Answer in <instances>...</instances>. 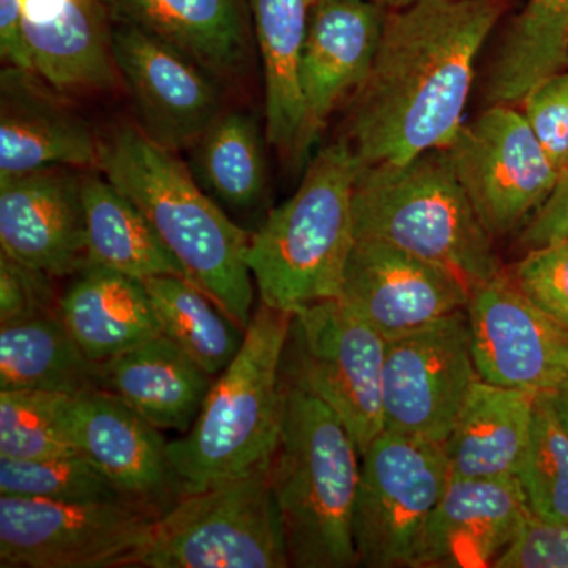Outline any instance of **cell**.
Masks as SVG:
<instances>
[{"label": "cell", "mask_w": 568, "mask_h": 568, "mask_svg": "<svg viewBox=\"0 0 568 568\" xmlns=\"http://www.w3.org/2000/svg\"><path fill=\"white\" fill-rule=\"evenodd\" d=\"M388 10L366 0H313L298 81L305 108V151L375 62Z\"/></svg>", "instance_id": "18"}, {"label": "cell", "mask_w": 568, "mask_h": 568, "mask_svg": "<svg viewBox=\"0 0 568 568\" xmlns=\"http://www.w3.org/2000/svg\"><path fill=\"white\" fill-rule=\"evenodd\" d=\"M0 495L36 497L54 503L125 500L114 485L80 454L44 459L0 457Z\"/></svg>", "instance_id": "33"}, {"label": "cell", "mask_w": 568, "mask_h": 568, "mask_svg": "<svg viewBox=\"0 0 568 568\" xmlns=\"http://www.w3.org/2000/svg\"><path fill=\"white\" fill-rule=\"evenodd\" d=\"M283 384L282 437L271 473L291 567H355L361 450L331 407L301 387Z\"/></svg>", "instance_id": "4"}, {"label": "cell", "mask_w": 568, "mask_h": 568, "mask_svg": "<svg viewBox=\"0 0 568 568\" xmlns=\"http://www.w3.org/2000/svg\"><path fill=\"white\" fill-rule=\"evenodd\" d=\"M39 77L3 67L0 182L50 168H99L100 138Z\"/></svg>", "instance_id": "19"}, {"label": "cell", "mask_w": 568, "mask_h": 568, "mask_svg": "<svg viewBox=\"0 0 568 568\" xmlns=\"http://www.w3.org/2000/svg\"><path fill=\"white\" fill-rule=\"evenodd\" d=\"M568 239V168L560 173L558 183L544 204L530 216L523 230L519 244L526 250L538 248Z\"/></svg>", "instance_id": "39"}, {"label": "cell", "mask_w": 568, "mask_h": 568, "mask_svg": "<svg viewBox=\"0 0 568 568\" xmlns=\"http://www.w3.org/2000/svg\"><path fill=\"white\" fill-rule=\"evenodd\" d=\"M81 192L88 264L142 282L166 275L189 280L148 216L102 173L82 174Z\"/></svg>", "instance_id": "27"}, {"label": "cell", "mask_w": 568, "mask_h": 568, "mask_svg": "<svg viewBox=\"0 0 568 568\" xmlns=\"http://www.w3.org/2000/svg\"><path fill=\"white\" fill-rule=\"evenodd\" d=\"M248 2L264 69L265 140L284 155L302 156L306 119L298 69L313 0Z\"/></svg>", "instance_id": "26"}, {"label": "cell", "mask_w": 568, "mask_h": 568, "mask_svg": "<svg viewBox=\"0 0 568 568\" xmlns=\"http://www.w3.org/2000/svg\"><path fill=\"white\" fill-rule=\"evenodd\" d=\"M74 396L0 390V457L44 459L78 454L71 433Z\"/></svg>", "instance_id": "32"}, {"label": "cell", "mask_w": 568, "mask_h": 568, "mask_svg": "<svg viewBox=\"0 0 568 568\" xmlns=\"http://www.w3.org/2000/svg\"><path fill=\"white\" fill-rule=\"evenodd\" d=\"M160 432L108 392L74 396L71 433L78 454L88 458L123 499L159 518L186 495Z\"/></svg>", "instance_id": "16"}, {"label": "cell", "mask_w": 568, "mask_h": 568, "mask_svg": "<svg viewBox=\"0 0 568 568\" xmlns=\"http://www.w3.org/2000/svg\"><path fill=\"white\" fill-rule=\"evenodd\" d=\"M478 379L466 310L388 339L383 375L384 432L444 444Z\"/></svg>", "instance_id": "12"}, {"label": "cell", "mask_w": 568, "mask_h": 568, "mask_svg": "<svg viewBox=\"0 0 568 568\" xmlns=\"http://www.w3.org/2000/svg\"><path fill=\"white\" fill-rule=\"evenodd\" d=\"M548 396L556 417H558L560 426L568 436V379L564 381L556 390L549 392Z\"/></svg>", "instance_id": "41"}, {"label": "cell", "mask_w": 568, "mask_h": 568, "mask_svg": "<svg viewBox=\"0 0 568 568\" xmlns=\"http://www.w3.org/2000/svg\"><path fill=\"white\" fill-rule=\"evenodd\" d=\"M190 149V171L213 201L246 212L263 200L267 163L263 130L253 115L223 111Z\"/></svg>", "instance_id": "30"}, {"label": "cell", "mask_w": 568, "mask_h": 568, "mask_svg": "<svg viewBox=\"0 0 568 568\" xmlns=\"http://www.w3.org/2000/svg\"><path fill=\"white\" fill-rule=\"evenodd\" d=\"M111 24L130 26L189 55L216 80L242 77L248 28L239 0H102Z\"/></svg>", "instance_id": "22"}, {"label": "cell", "mask_w": 568, "mask_h": 568, "mask_svg": "<svg viewBox=\"0 0 568 568\" xmlns=\"http://www.w3.org/2000/svg\"><path fill=\"white\" fill-rule=\"evenodd\" d=\"M458 181L493 237L517 230L547 201L560 171L525 114L491 104L446 148Z\"/></svg>", "instance_id": "11"}, {"label": "cell", "mask_w": 568, "mask_h": 568, "mask_svg": "<svg viewBox=\"0 0 568 568\" xmlns=\"http://www.w3.org/2000/svg\"><path fill=\"white\" fill-rule=\"evenodd\" d=\"M366 2L375 3V6L383 7L388 11L403 10L407 7L414 6L418 0H366Z\"/></svg>", "instance_id": "42"}, {"label": "cell", "mask_w": 568, "mask_h": 568, "mask_svg": "<svg viewBox=\"0 0 568 568\" xmlns=\"http://www.w3.org/2000/svg\"><path fill=\"white\" fill-rule=\"evenodd\" d=\"M216 376L159 335L102 362V390L118 396L159 429L192 428Z\"/></svg>", "instance_id": "23"}, {"label": "cell", "mask_w": 568, "mask_h": 568, "mask_svg": "<svg viewBox=\"0 0 568 568\" xmlns=\"http://www.w3.org/2000/svg\"><path fill=\"white\" fill-rule=\"evenodd\" d=\"M355 239H376L447 268L470 287L503 274L446 149L399 164L362 166L354 186Z\"/></svg>", "instance_id": "6"}, {"label": "cell", "mask_w": 568, "mask_h": 568, "mask_svg": "<svg viewBox=\"0 0 568 568\" xmlns=\"http://www.w3.org/2000/svg\"><path fill=\"white\" fill-rule=\"evenodd\" d=\"M82 174L50 168L0 182V248L51 276L88 265Z\"/></svg>", "instance_id": "17"}, {"label": "cell", "mask_w": 568, "mask_h": 568, "mask_svg": "<svg viewBox=\"0 0 568 568\" xmlns=\"http://www.w3.org/2000/svg\"><path fill=\"white\" fill-rule=\"evenodd\" d=\"M61 317L92 361L115 355L162 334L145 284L100 265H85L61 297Z\"/></svg>", "instance_id": "25"}, {"label": "cell", "mask_w": 568, "mask_h": 568, "mask_svg": "<svg viewBox=\"0 0 568 568\" xmlns=\"http://www.w3.org/2000/svg\"><path fill=\"white\" fill-rule=\"evenodd\" d=\"M568 63V0H526L508 24L487 78L489 104L523 102Z\"/></svg>", "instance_id": "29"}, {"label": "cell", "mask_w": 568, "mask_h": 568, "mask_svg": "<svg viewBox=\"0 0 568 568\" xmlns=\"http://www.w3.org/2000/svg\"><path fill=\"white\" fill-rule=\"evenodd\" d=\"M511 2L418 0L388 11L349 118V145L362 166L448 148L463 126L478 52Z\"/></svg>", "instance_id": "1"}, {"label": "cell", "mask_w": 568, "mask_h": 568, "mask_svg": "<svg viewBox=\"0 0 568 568\" xmlns=\"http://www.w3.org/2000/svg\"><path fill=\"white\" fill-rule=\"evenodd\" d=\"M271 467L181 497L156 519L134 567H291Z\"/></svg>", "instance_id": "7"}, {"label": "cell", "mask_w": 568, "mask_h": 568, "mask_svg": "<svg viewBox=\"0 0 568 568\" xmlns=\"http://www.w3.org/2000/svg\"><path fill=\"white\" fill-rule=\"evenodd\" d=\"M144 284L162 334L209 375L223 373L244 345L246 328L183 276H153Z\"/></svg>", "instance_id": "31"}, {"label": "cell", "mask_w": 568, "mask_h": 568, "mask_svg": "<svg viewBox=\"0 0 568 568\" xmlns=\"http://www.w3.org/2000/svg\"><path fill=\"white\" fill-rule=\"evenodd\" d=\"M518 480L536 517L568 523V436L548 394L537 395L529 450Z\"/></svg>", "instance_id": "34"}, {"label": "cell", "mask_w": 568, "mask_h": 568, "mask_svg": "<svg viewBox=\"0 0 568 568\" xmlns=\"http://www.w3.org/2000/svg\"><path fill=\"white\" fill-rule=\"evenodd\" d=\"M51 278L0 253V325L61 315Z\"/></svg>", "instance_id": "36"}, {"label": "cell", "mask_w": 568, "mask_h": 568, "mask_svg": "<svg viewBox=\"0 0 568 568\" xmlns=\"http://www.w3.org/2000/svg\"><path fill=\"white\" fill-rule=\"evenodd\" d=\"M291 317L271 306H257L244 345L216 377L192 428L168 443L186 495L274 458L283 428L282 358Z\"/></svg>", "instance_id": "5"}, {"label": "cell", "mask_w": 568, "mask_h": 568, "mask_svg": "<svg viewBox=\"0 0 568 568\" xmlns=\"http://www.w3.org/2000/svg\"><path fill=\"white\" fill-rule=\"evenodd\" d=\"M511 280L534 305L568 328V239L528 250Z\"/></svg>", "instance_id": "35"}, {"label": "cell", "mask_w": 568, "mask_h": 568, "mask_svg": "<svg viewBox=\"0 0 568 568\" xmlns=\"http://www.w3.org/2000/svg\"><path fill=\"white\" fill-rule=\"evenodd\" d=\"M450 477L444 444L381 433L362 454L353 518L357 566L414 568Z\"/></svg>", "instance_id": "9"}, {"label": "cell", "mask_w": 568, "mask_h": 568, "mask_svg": "<svg viewBox=\"0 0 568 568\" xmlns=\"http://www.w3.org/2000/svg\"><path fill=\"white\" fill-rule=\"evenodd\" d=\"M387 339L339 298L291 317L282 376L331 407L361 455L384 432L383 375Z\"/></svg>", "instance_id": "8"}, {"label": "cell", "mask_w": 568, "mask_h": 568, "mask_svg": "<svg viewBox=\"0 0 568 568\" xmlns=\"http://www.w3.org/2000/svg\"><path fill=\"white\" fill-rule=\"evenodd\" d=\"M0 54L3 65L33 74L31 54L22 31L20 0H0Z\"/></svg>", "instance_id": "40"}, {"label": "cell", "mask_w": 568, "mask_h": 568, "mask_svg": "<svg viewBox=\"0 0 568 568\" xmlns=\"http://www.w3.org/2000/svg\"><path fill=\"white\" fill-rule=\"evenodd\" d=\"M33 74L63 97L118 84L111 20L102 0H20Z\"/></svg>", "instance_id": "21"}, {"label": "cell", "mask_w": 568, "mask_h": 568, "mask_svg": "<svg viewBox=\"0 0 568 568\" xmlns=\"http://www.w3.org/2000/svg\"><path fill=\"white\" fill-rule=\"evenodd\" d=\"M478 377L530 394H549L568 379V328L500 274L470 291L466 306Z\"/></svg>", "instance_id": "13"}, {"label": "cell", "mask_w": 568, "mask_h": 568, "mask_svg": "<svg viewBox=\"0 0 568 568\" xmlns=\"http://www.w3.org/2000/svg\"><path fill=\"white\" fill-rule=\"evenodd\" d=\"M495 568H568V523L548 521L530 511Z\"/></svg>", "instance_id": "38"}, {"label": "cell", "mask_w": 568, "mask_h": 568, "mask_svg": "<svg viewBox=\"0 0 568 568\" xmlns=\"http://www.w3.org/2000/svg\"><path fill=\"white\" fill-rule=\"evenodd\" d=\"M529 514L517 477H450L426 525L414 568L493 567Z\"/></svg>", "instance_id": "20"}, {"label": "cell", "mask_w": 568, "mask_h": 568, "mask_svg": "<svg viewBox=\"0 0 568 568\" xmlns=\"http://www.w3.org/2000/svg\"><path fill=\"white\" fill-rule=\"evenodd\" d=\"M111 52L138 129L156 144L174 152L192 148L223 114L220 81L171 44L112 24Z\"/></svg>", "instance_id": "14"}, {"label": "cell", "mask_w": 568, "mask_h": 568, "mask_svg": "<svg viewBox=\"0 0 568 568\" xmlns=\"http://www.w3.org/2000/svg\"><path fill=\"white\" fill-rule=\"evenodd\" d=\"M0 390L91 394L102 390V364L82 351L61 315L3 324Z\"/></svg>", "instance_id": "28"}, {"label": "cell", "mask_w": 568, "mask_h": 568, "mask_svg": "<svg viewBox=\"0 0 568 568\" xmlns=\"http://www.w3.org/2000/svg\"><path fill=\"white\" fill-rule=\"evenodd\" d=\"M97 170L148 216L190 282L248 327L254 287L246 250L252 234L204 192L175 152L138 126H121L100 138Z\"/></svg>", "instance_id": "2"}, {"label": "cell", "mask_w": 568, "mask_h": 568, "mask_svg": "<svg viewBox=\"0 0 568 568\" xmlns=\"http://www.w3.org/2000/svg\"><path fill=\"white\" fill-rule=\"evenodd\" d=\"M523 103L530 129L562 173L568 168V70L538 82Z\"/></svg>", "instance_id": "37"}, {"label": "cell", "mask_w": 568, "mask_h": 568, "mask_svg": "<svg viewBox=\"0 0 568 568\" xmlns=\"http://www.w3.org/2000/svg\"><path fill=\"white\" fill-rule=\"evenodd\" d=\"M156 519L125 500L54 503L0 495V566L134 567Z\"/></svg>", "instance_id": "10"}, {"label": "cell", "mask_w": 568, "mask_h": 568, "mask_svg": "<svg viewBox=\"0 0 568 568\" xmlns=\"http://www.w3.org/2000/svg\"><path fill=\"white\" fill-rule=\"evenodd\" d=\"M536 399L530 392L476 381L444 440L452 477L518 478Z\"/></svg>", "instance_id": "24"}, {"label": "cell", "mask_w": 568, "mask_h": 568, "mask_svg": "<svg viewBox=\"0 0 568 568\" xmlns=\"http://www.w3.org/2000/svg\"><path fill=\"white\" fill-rule=\"evenodd\" d=\"M470 291L447 268L361 237L347 257L338 298L388 342L466 310Z\"/></svg>", "instance_id": "15"}, {"label": "cell", "mask_w": 568, "mask_h": 568, "mask_svg": "<svg viewBox=\"0 0 568 568\" xmlns=\"http://www.w3.org/2000/svg\"><path fill=\"white\" fill-rule=\"evenodd\" d=\"M361 170L349 142L327 145L293 196L250 235L246 264L261 304L295 315L339 297L355 242L353 200Z\"/></svg>", "instance_id": "3"}]
</instances>
